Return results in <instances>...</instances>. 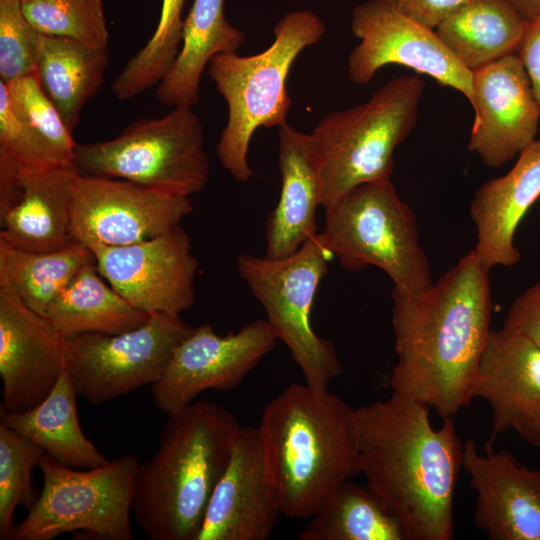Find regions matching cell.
<instances>
[{"mask_svg":"<svg viewBox=\"0 0 540 540\" xmlns=\"http://www.w3.org/2000/svg\"><path fill=\"white\" fill-rule=\"evenodd\" d=\"M45 451L32 440L0 424V539H11L17 507L30 509L39 493L32 471Z\"/></svg>","mask_w":540,"mask_h":540,"instance_id":"obj_33","label":"cell"},{"mask_svg":"<svg viewBox=\"0 0 540 540\" xmlns=\"http://www.w3.org/2000/svg\"><path fill=\"white\" fill-rule=\"evenodd\" d=\"M517 157L506 174L479 186L470 203V217L477 236L474 250L487 270L512 267L520 261L515 233L540 198V139Z\"/></svg>","mask_w":540,"mask_h":540,"instance_id":"obj_21","label":"cell"},{"mask_svg":"<svg viewBox=\"0 0 540 540\" xmlns=\"http://www.w3.org/2000/svg\"><path fill=\"white\" fill-rule=\"evenodd\" d=\"M193 209L189 196L161 192L124 179L77 173L72 235L89 248L128 245L180 225Z\"/></svg>","mask_w":540,"mask_h":540,"instance_id":"obj_14","label":"cell"},{"mask_svg":"<svg viewBox=\"0 0 540 540\" xmlns=\"http://www.w3.org/2000/svg\"><path fill=\"white\" fill-rule=\"evenodd\" d=\"M488 272L471 249L421 294L392 296V392L427 405L442 419L454 418L474 398L491 330Z\"/></svg>","mask_w":540,"mask_h":540,"instance_id":"obj_1","label":"cell"},{"mask_svg":"<svg viewBox=\"0 0 540 540\" xmlns=\"http://www.w3.org/2000/svg\"><path fill=\"white\" fill-rule=\"evenodd\" d=\"M462 467L475 492L474 522L491 540H540V468L485 442L463 444Z\"/></svg>","mask_w":540,"mask_h":540,"instance_id":"obj_19","label":"cell"},{"mask_svg":"<svg viewBox=\"0 0 540 540\" xmlns=\"http://www.w3.org/2000/svg\"><path fill=\"white\" fill-rule=\"evenodd\" d=\"M76 175L71 167L21 171L20 198L1 214L0 240L30 252L54 251L73 243L72 198Z\"/></svg>","mask_w":540,"mask_h":540,"instance_id":"obj_23","label":"cell"},{"mask_svg":"<svg viewBox=\"0 0 540 540\" xmlns=\"http://www.w3.org/2000/svg\"><path fill=\"white\" fill-rule=\"evenodd\" d=\"M273 31L274 40L264 51L250 56L220 53L208 64L209 76L228 109L217 158L239 182L254 176L248 149L255 131L286 123L292 105L286 88L289 71L306 47L320 41L326 28L313 11L296 10L286 13Z\"/></svg>","mask_w":540,"mask_h":540,"instance_id":"obj_5","label":"cell"},{"mask_svg":"<svg viewBox=\"0 0 540 540\" xmlns=\"http://www.w3.org/2000/svg\"><path fill=\"white\" fill-rule=\"evenodd\" d=\"M90 249L99 273L135 308L180 315L195 303L199 263L180 225L140 242Z\"/></svg>","mask_w":540,"mask_h":540,"instance_id":"obj_15","label":"cell"},{"mask_svg":"<svg viewBox=\"0 0 540 540\" xmlns=\"http://www.w3.org/2000/svg\"><path fill=\"white\" fill-rule=\"evenodd\" d=\"M225 0H194L183 20L179 53L156 88V99L168 106L193 107L199 100L202 73L220 53L237 52L244 33L224 14Z\"/></svg>","mask_w":540,"mask_h":540,"instance_id":"obj_24","label":"cell"},{"mask_svg":"<svg viewBox=\"0 0 540 540\" xmlns=\"http://www.w3.org/2000/svg\"><path fill=\"white\" fill-rule=\"evenodd\" d=\"M535 445L540 446V420H539V424H538V428H537V435H536Z\"/></svg>","mask_w":540,"mask_h":540,"instance_id":"obj_41","label":"cell"},{"mask_svg":"<svg viewBox=\"0 0 540 540\" xmlns=\"http://www.w3.org/2000/svg\"><path fill=\"white\" fill-rule=\"evenodd\" d=\"M191 329L180 315L155 313L126 332L66 337L64 367L77 394L100 405L155 383Z\"/></svg>","mask_w":540,"mask_h":540,"instance_id":"obj_11","label":"cell"},{"mask_svg":"<svg viewBox=\"0 0 540 540\" xmlns=\"http://www.w3.org/2000/svg\"><path fill=\"white\" fill-rule=\"evenodd\" d=\"M139 464L134 455L125 454L94 468L76 469L45 453L38 464L42 489L11 540H52L65 533L132 540V501Z\"/></svg>","mask_w":540,"mask_h":540,"instance_id":"obj_9","label":"cell"},{"mask_svg":"<svg viewBox=\"0 0 540 540\" xmlns=\"http://www.w3.org/2000/svg\"><path fill=\"white\" fill-rule=\"evenodd\" d=\"M536 100L540 105V17L529 21L517 51Z\"/></svg>","mask_w":540,"mask_h":540,"instance_id":"obj_39","label":"cell"},{"mask_svg":"<svg viewBox=\"0 0 540 540\" xmlns=\"http://www.w3.org/2000/svg\"><path fill=\"white\" fill-rule=\"evenodd\" d=\"M424 88L419 76L397 77L365 103L318 122L310 134L324 209L361 184L391 179L394 151L416 125Z\"/></svg>","mask_w":540,"mask_h":540,"instance_id":"obj_6","label":"cell"},{"mask_svg":"<svg viewBox=\"0 0 540 540\" xmlns=\"http://www.w3.org/2000/svg\"><path fill=\"white\" fill-rule=\"evenodd\" d=\"M333 257L318 232L287 257L240 254L236 260L239 276L263 307L266 321L287 346L305 383L322 390L342 373L333 344L318 336L311 324L313 301Z\"/></svg>","mask_w":540,"mask_h":540,"instance_id":"obj_10","label":"cell"},{"mask_svg":"<svg viewBox=\"0 0 540 540\" xmlns=\"http://www.w3.org/2000/svg\"><path fill=\"white\" fill-rule=\"evenodd\" d=\"M65 339L0 281V409L24 412L48 396L65 368Z\"/></svg>","mask_w":540,"mask_h":540,"instance_id":"obj_17","label":"cell"},{"mask_svg":"<svg viewBox=\"0 0 540 540\" xmlns=\"http://www.w3.org/2000/svg\"><path fill=\"white\" fill-rule=\"evenodd\" d=\"M77 396L64 368L51 392L34 408L19 413L0 409V424L32 440L68 467L88 469L103 465L108 459L80 426Z\"/></svg>","mask_w":540,"mask_h":540,"instance_id":"obj_25","label":"cell"},{"mask_svg":"<svg viewBox=\"0 0 540 540\" xmlns=\"http://www.w3.org/2000/svg\"><path fill=\"white\" fill-rule=\"evenodd\" d=\"M21 7L39 34L108 49L109 32L102 0H21Z\"/></svg>","mask_w":540,"mask_h":540,"instance_id":"obj_34","label":"cell"},{"mask_svg":"<svg viewBox=\"0 0 540 540\" xmlns=\"http://www.w3.org/2000/svg\"><path fill=\"white\" fill-rule=\"evenodd\" d=\"M184 1L162 0L153 35L112 82L111 89L118 100H129L158 85L169 71L181 47Z\"/></svg>","mask_w":540,"mask_h":540,"instance_id":"obj_31","label":"cell"},{"mask_svg":"<svg viewBox=\"0 0 540 540\" xmlns=\"http://www.w3.org/2000/svg\"><path fill=\"white\" fill-rule=\"evenodd\" d=\"M351 31L360 43L348 56V78L370 82L387 65H401L457 90L472 105L473 71L446 47L435 29L400 13L384 0H367L352 11Z\"/></svg>","mask_w":540,"mask_h":540,"instance_id":"obj_12","label":"cell"},{"mask_svg":"<svg viewBox=\"0 0 540 540\" xmlns=\"http://www.w3.org/2000/svg\"><path fill=\"white\" fill-rule=\"evenodd\" d=\"M309 519L300 540H407L400 521L374 490L350 480Z\"/></svg>","mask_w":540,"mask_h":540,"instance_id":"obj_30","label":"cell"},{"mask_svg":"<svg viewBox=\"0 0 540 540\" xmlns=\"http://www.w3.org/2000/svg\"><path fill=\"white\" fill-rule=\"evenodd\" d=\"M281 514L258 427H241L196 540H266Z\"/></svg>","mask_w":540,"mask_h":540,"instance_id":"obj_18","label":"cell"},{"mask_svg":"<svg viewBox=\"0 0 540 540\" xmlns=\"http://www.w3.org/2000/svg\"><path fill=\"white\" fill-rule=\"evenodd\" d=\"M45 317L61 335L70 337L126 332L143 325L150 315L124 299L93 262L52 301Z\"/></svg>","mask_w":540,"mask_h":540,"instance_id":"obj_28","label":"cell"},{"mask_svg":"<svg viewBox=\"0 0 540 540\" xmlns=\"http://www.w3.org/2000/svg\"><path fill=\"white\" fill-rule=\"evenodd\" d=\"M474 123L468 148L500 168L536 140L540 105L517 54L473 71Z\"/></svg>","mask_w":540,"mask_h":540,"instance_id":"obj_16","label":"cell"},{"mask_svg":"<svg viewBox=\"0 0 540 540\" xmlns=\"http://www.w3.org/2000/svg\"><path fill=\"white\" fill-rule=\"evenodd\" d=\"M58 168L33 131L13 110L6 85L0 81V178L14 179L21 171Z\"/></svg>","mask_w":540,"mask_h":540,"instance_id":"obj_35","label":"cell"},{"mask_svg":"<svg viewBox=\"0 0 540 540\" xmlns=\"http://www.w3.org/2000/svg\"><path fill=\"white\" fill-rule=\"evenodd\" d=\"M429 409L394 392L356 408L360 474L398 518L407 540L453 538L463 445L454 418L434 428Z\"/></svg>","mask_w":540,"mask_h":540,"instance_id":"obj_2","label":"cell"},{"mask_svg":"<svg viewBox=\"0 0 540 540\" xmlns=\"http://www.w3.org/2000/svg\"><path fill=\"white\" fill-rule=\"evenodd\" d=\"M36 37L21 0H0V81L4 84L36 72Z\"/></svg>","mask_w":540,"mask_h":540,"instance_id":"obj_36","label":"cell"},{"mask_svg":"<svg viewBox=\"0 0 540 540\" xmlns=\"http://www.w3.org/2000/svg\"><path fill=\"white\" fill-rule=\"evenodd\" d=\"M281 513L309 519L360 474L356 409L328 391L291 383L257 426Z\"/></svg>","mask_w":540,"mask_h":540,"instance_id":"obj_3","label":"cell"},{"mask_svg":"<svg viewBox=\"0 0 540 540\" xmlns=\"http://www.w3.org/2000/svg\"><path fill=\"white\" fill-rule=\"evenodd\" d=\"M240 428L230 410L209 401L168 416L134 483L132 514L148 539L196 540Z\"/></svg>","mask_w":540,"mask_h":540,"instance_id":"obj_4","label":"cell"},{"mask_svg":"<svg viewBox=\"0 0 540 540\" xmlns=\"http://www.w3.org/2000/svg\"><path fill=\"white\" fill-rule=\"evenodd\" d=\"M503 327L540 346V280L514 299Z\"/></svg>","mask_w":540,"mask_h":540,"instance_id":"obj_37","label":"cell"},{"mask_svg":"<svg viewBox=\"0 0 540 540\" xmlns=\"http://www.w3.org/2000/svg\"><path fill=\"white\" fill-rule=\"evenodd\" d=\"M527 21L540 17V0H508Z\"/></svg>","mask_w":540,"mask_h":540,"instance_id":"obj_40","label":"cell"},{"mask_svg":"<svg viewBox=\"0 0 540 540\" xmlns=\"http://www.w3.org/2000/svg\"><path fill=\"white\" fill-rule=\"evenodd\" d=\"M72 168L83 176L124 179L189 197L205 187L210 173L203 125L187 106L139 118L113 139L77 144Z\"/></svg>","mask_w":540,"mask_h":540,"instance_id":"obj_8","label":"cell"},{"mask_svg":"<svg viewBox=\"0 0 540 540\" xmlns=\"http://www.w3.org/2000/svg\"><path fill=\"white\" fill-rule=\"evenodd\" d=\"M278 137L281 192L266 220L264 256L270 259L295 253L318 233L315 215L321 206L319 166L311 134L286 122L279 126Z\"/></svg>","mask_w":540,"mask_h":540,"instance_id":"obj_22","label":"cell"},{"mask_svg":"<svg viewBox=\"0 0 540 540\" xmlns=\"http://www.w3.org/2000/svg\"><path fill=\"white\" fill-rule=\"evenodd\" d=\"M473 397L490 405L491 441L513 430L535 445L540 420V346L504 327L490 330Z\"/></svg>","mask_w":540,"mask_h":540,"instance_id":"obj_20","label":"cell"},{"mask_svg":"<svg viewBox=\"0 0 540 540\" xmlns=\"http://www.w3.org/2000/svg\"><path fill=\"white\" fill-rule=\"evenodd\" d=\"M10 104L33 131L58 168H72L77 143L35 73L5 84Z\"/></svg>","mask_w":540,"mask_h":540,"instance_id":"obj_32","label":"cell"},{"mask_svg":"<svg viewBox=\"0 0 540 540\" xmlns=\"http://www.w3.org/2000/svg\"><path fill=\"white\" fill-rule=\"evenodd\" d=\"M108 57V49L37 32L36 75L71 131L85 103L101 87Z\"/></svg>","mask_w":540,"mask_h":540,"instance_id":"obj_27","label":"cell"},{"mask_svg":"<svg viewBox=\"0 0 540 540\" xmlns=\"http://www.w3.org/2000/svg\"><path fill=\"white\" fill-rule=\"evenodd\" d=\"M93 262L92 250L77 241L54 251L30 252L0 240V281L43 316L76 275Z\"/></svg>","mask_w":540,"mask_h":540,"instance_id":"obj_29","label":"cell"},{"mask_svg":"<svg viewBox=\"0 0 540 540\" xmlns=\"http://www.w3.org/2000/svg\"><path fill=\"white\" fill-rule=\"evenodd\" d=\"M324 211L320 234L345 270L381 269L393 282L395 297H414L432 285L416 215L391 179L361 184Z\"/></svg>","mask_w":540,"mask_h":540,"instance_id":"obj_7","label":"cell"},{"mask_svg":"<svg viewBox=\"0 0 540 540\" xmlns=\"http://www.w3.org/2000/svg\"><path fill=\"white\" fill-rule=\"evenodd\" d=\"M410 19L435 29L466 0H384Z\"/></svg>","mask_w":540,"mask_h":540,"instance_id":"obj_38","label":"cell"},{"mask_svg":"<svg viewBox=\"0 0 540 540\" xmlns=\"http://www.w3.org/2000/svg\"><path fill=\"white\" fill-rule=\"evenodd\" d=\"M266 320L219 335L203 323L175 347L162 376L151 386L156 407L168 416L191 404L206 390L236 388L276 345Z\"/></svg>","mask_w":540,"mask_h":540,"instance_id":"obj_13","label":"cell"},{"mask_svg":"<svg viewBox=\"0 0 540 540\" xmlns=\"http://www.w3.org/2000/svg\"><path fill=\"white\" fill-rule=\"evenodd\" d=\"M527 23L508 0H466L435 31L451 53L475 71L517 54Z\"/></svg>","mask_w":540,"mask_h":540,"instance_id":"obj_26","label":"cell"}]
</instances>
